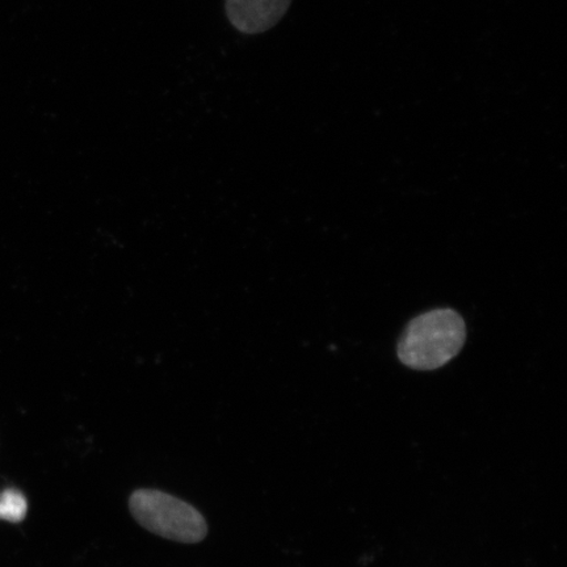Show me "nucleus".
Returning a JSON list of instances; mask_svg holds the SVG:
<instances>
[{"mask_svg": "<svg viewBox=\"0 0 567 567\" xmlns=\"http://www.w3.org/2000/svg\"><path fill=\"white\" fill-rule=\"evenodd\" d=\"M292 0H226V16L236 30L258 34L271 30L286 16Z\"/></svg>", "mask_w": 567, "mask_h": 567, "instance_id": "3", "label": "nucleus"}, {"mask_svg": "<svg viewBox=\"0 0 567 567\" xmlns=\"http://www.w3.org/2000/svg\"><path fill=\"white\" fill-rule=\"evenodd\" d=\"M127 506L142 528L165 540L193 545L208 536V522L196 507L158 488H138Z\"/></svg>", "mask_w": 567, "mask_h": 567, "instance_id": "2", "label": "nucleus"}, {"mask_svg": "<svg viewBox=\"0 0 567 567\" xmlns=\"http://www.w3.org/2000/svg\"><path fill=\"white\" fill-rule=\"evenodd\" d=\"M28 513V502L23 493L17 488H7L0 494V519L21 523Z\"/></svg>", "mask_w": 567, "mask_h": 567, "instance_id": "4", "label": "nucleus"}, {"mask_svg": "<svg viewBox=\"0 0 567 567\" xmlns=\"http://www.w3.org/2000/svg\"><path fill=\"white\" fill-rule=\"evenodd\" d=\"M466 326L453 309H435L417 316L400 338L399 358L416 371H434L463 350Z\"/></svg>", "mask_w": 567, "mask_h": 567, "instance_id": "1", "label": "nucleus"}]
</instances>
